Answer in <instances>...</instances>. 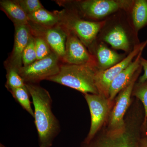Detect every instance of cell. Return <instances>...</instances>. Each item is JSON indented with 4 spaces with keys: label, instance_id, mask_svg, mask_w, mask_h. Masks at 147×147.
<instances>
[{
    "label": "cell",
    "instance_id": "6da1fadb",
    "mask_svg": "<svg viewBox=\"0 0 147 147\" xmlns=\"http://www.w3.org/2000/svg\"><path fill=\"white\" fill-rule=\"evenodd\" d=\"M124 119L122 128L113 130L104 125L89 141H83L80 147H139L143 136L144 113L139 108L131 107Z\"/></svg>",
    "mask_w": 147,
    "mask_h": 147
},
{
    "label": "cell",
    "instance_id": "7a4b0ae2",
    "mask_svg": "<svg viewBox=\"0 0 147 147\" xmlns=\"http://www.w3.org/2000/svg\"><path fill=\"white\" fill-rule=\"evenodd\" d=\"M26 84L34 107V124L39 147H51L61 131L59 122L52 111L50 93L38 84Z\"/></svg>",
    "mask_w": 147,
    "mask_h": 147
},
{
    "label": "cell",
    "instance_id": "3957f363",
    "mask_svg": "<svg viewBox=\"0 0 147 147\" xmlns=\"http://www.w3.org/2000/svg\"><path fill=\"white\" fill-rule=\"evenodd\" d=\"M98 69L96 64L61 65L59 72L47 81L71 88L83 94H99L95 78Z\"/></svg>",
    "mask_w": 147,
    "mask_h": 147
},
{
    "label": "cell",
    "instance_id": "277c9868",
    "mask_svg": "<svg viewBox=\"0 0 147 147\" xmlns=\"http://www.w3.org/2000/svg\"><path fill=\"white\" fill-rule=\"evenodd\" d=\"M60 25L65 31L75 35L86 47L92 44L99 31L105 25V21H86L67 9L57 11Z\"/></svg>",
    "mask_w": 147,
    "mask_h": 147
},
{
    "label": "cell",
    "instance_id": "5b68a950",
    "mask_svg": "<svg viewBox=\"0 0 147 147\" xmlns=\"http://www.w3.org/2000/svg\"><path fill=\"white\" fill-rule=\"evenodd\" d=\"M61 61L59 57L53 52L46 57L22 67L19 69V74L25 84H38L57 74L61 65Z\"/></svg>",
    "mask_w": 147,
    "mask_h": 147
},
{
    "label": "cell",
    "instance_id": "8992f818",
    "mask_svg": "<svg viewBox=\"0 0 147 147\" xmlns=\"http://www.w3.org/2000/svg\"><path fill=\"white\" fill-rule=\"evenodd\" d=\"M84 97L88 105L91 115L89 131L84 140L88 142L102 128L108 120L114 100L100 94H86Z\"/></svg>",
    "mask_w": 147,
    "mask_h": 147
},
{
    "label": "cell",
    "instance_id": "52a82bcc",
    "mask_svg": "<svg viewBox=\"0 0 147 147\" xmlns=\"http://www.w3.org/2000/svg\"><path fill=\"white\" fill-rule=\"evenodd\" d=\"M142 69L141 66L128 86L121 91L114 99L113 108L105 124L109 129H118L124 126L125 116L131 105L132 91Z\"/></svg>",
    "mask_w": 147,
    "mask_h": 147
},
{
    "label": "cell",
    "instance_id": "ba28073f",
    "mask_svg": "<svg viewBox=\"0 0 147 147\" xmlns=\"http://www.w3.org/2000/svg\"><path fill=\"white\" fill-rule=\"evenodd\" d=\"M147 43V40L142 44L136 45L128 56L119 63L105 70L98 69L96 76V85L99 94L109 97L110 85L114 79L132 61L141 51H143Z\"/></svg>",
    "mask_w": 147,
    "mask_h": 147
},
{
    "label": "cell",
    "instance_id": "9c48e42d",
    "mask_svg": "<svg viewBox=\"0 0 147 147\" xmlns=\"http://www.w3.org/2000/svg\"><path fill=\"white\" fill-rule=\"evenodd\" d=\"M132 1L124 0H86L78 2V7L84 16L100 19L120 9L127 10Z\"/></svg>",
    "mask_w": 147,
    "mask_h": 147
},
{
    "label": "cell",
    "instance_id": "30bf717a",
    "mask_svg": "<svg viewBox=\"0 0 147 147\" xmlns=\"http://www.w3.org/2000/svg\"><path fill=\"white\" fill-rule=\"evenodd\" d=\"M32 34L42 37L47 41L53 52L58 55L61 60L65 52L66 32L60 25L45 27L29 21Z\"/></svg>",
    "mask_w": 147,
    "mask_h": 147
},
{
    "label": "cell",
    "instance_id": "8fae6325",
    "mask_svg": "<svg viewBox=\"0 0 147 147\" xmlns=\"http://www.w3.org/2000/svg\"><path fill=\"white\" fill-rule=\"evenodd\" d=\"M65 52L61 61L64 64L84 65L96 64L92 55L90 54L80 39L71 32L66 31Z\"/></svg>",
    "mask_w": 147,
    "mask_h": 147
},
{
    "label": "cell",
    "instance_id": "7c38bea8",
    "mask_svg": "<svg viewBox=\"0 0 147 147\" xmlns=\"http://www.w3.org/2000/svg\"><path fill=\"white\" fill-rule=\"evenodd\" d=\"M14 44L9 57L5 62V67H11L19 70L23 66L22 56L31 36L28 24L15 26Z\"/></svg>",
    "mask_w": 147,
    "mask_h": 147
},
{
    "label": "cell",
    "instance_id": "4fadbf2b",
    "mask_svg": "<svg viewBox=\"0 0 147 147\" xmlns=\"http://www.w3.org/2000/svg\"><path fill=\"white\" fill-rule=\"evenodd\" d=\"M141 51L134 61H132L114 79L110 85L109 90V98L113 101L119 93L127 86L131 82L134 74L142 66L140 63Z\"/></svg>",
    "mask_w": 147,
    "mask_h": 147
},
{
    "label": "cell",
    "instance_id": "5bb4252c",
    "mask_svg": "<svg viewBox=\"0 0 147 147\" xmlns=\"http://www.w3.org/2000/svg\"><path fill=\"white\" fill-rule=\"evenodd\" d=\"M1 9L7 15L15 26L28 25V15L22 9L16 1L1 0Z\"/></svg>",
    "mask_w": 147,
    "mask_h": 147
},
{
    "label": "cell",
    "instance_id": "9a60e30c",
    "mask_svg": "<svg viewBox=\"0 0 147 147\" xmlns=\"http://www.w3.org/2000/svg\"><path fill=\"white\" fill-rule=\"evenodd\" d=\"M98 68L105 70L112 67L123 60V56L109 49L105 45L101 44L96 50Z\"/></svg>",
    "mask_w": 147,
    "mask_h": 147
},
{
    "label": "cell",
    "instance_id": "2e32d148",
    "mask_svg": "<svg viewBox=\"0 0 147 147\" xmlns=\"http://www.w3.org/2000/svg\"><path fill=\"white\" fill-rule=\"evenodd\" d=\"M104 40L113 48L127 52L129 43L125 31L120 26L114 27L104 37Z\"/></svg>",
    "mask_w": 147,
    "mask_h": 147
},
{
    "label": "cell",
    "instance_id": "e0dca14e",
    "mask_svg": "<svg viewBox=\"0 0 147 147\" xmlns=\"http://www.w3.org/2000/svg\"><path fill=\"white\" fill-rule=\"evenodd\" d=\"M28 17L29 21L43 26H54L59 25V22L57 11L51 12L44 8L28 14Z\"/></svg>",
    "mask_w": 147,
    "mask_h": 147
},
{
    "label": "cell",
    "instance_id": "ac0fdd59",
    "mask_svg": "<svg viewBox=\"0 0 147 147\" xmlns=\"http://www.w3.org/2000/svg\"><path fill=\"white\" fill-rule=\"evenodd\" d=\"M132 16L136 31L138 32L147 25V0H137L134 2Z\"/></svg>",
    "mask_w": 147,
    "mask_h": 147
},
{
    "label": "cell",
    "instance_id": "d6986e66",
    "mask_svg": "<svg viewBox=\"0 0 147 147\" xmlns=\"http://www.w3.org/2000/svg\"><path fill=\"white\" fill-rule=\"evenodd\" d=\"M9 92L23 109L34 117V112L32 108L31 102L30 98V95L26 85L24 87L12 89Z\"/></svg>",
    "mask_w": 147,
    "mask_h": 147
},
{
    "label": "cell",
    "instance_id": "ffe728a7",
    "mask_svg": "<svg viewBox=\"0 0 147 147\" xmlns=\"http://www.w3.org/2000/svg\"><path fill=\"white\" fill-rule=\"evenodd\" d=\"M6 79L5 86L9 91L12 89L25 86V83L20 76L19 70L11 67H5Z\"/></svg>",
    "mask_w": 147,
    "mask_h": 147
},
{
    "label": "cell",
    "instance_id": "44dd1931",
    "mask_svg": "<svg viewBox=\"0 0 147 147\" xmlns=\"http://www.w3.org/2000/svg\"><path fill=\"white\" fill-rule=\"evenodd\" d=\"M132 96L140 100L143 105L144 109L145 121L147 119V81L135 84Z\"/></svg>",
    "mask_w": 147,
    "mask_h": 147
},
{
    "label": "cell",
    "instance_id": "7402d4cb",
    "mask_svg": "<svg viewBox=\"0 0 147 147\" xmlns=\"http://www.w3.org/2000/svg\"><path fill=\"white\" fill-rule=\"evenodd\" d=\"M36 60L37 56L34 37L32 34L22 56L23 66L31 64Z\"/></svg>",
    "mask_w": 147,
    "mask_h": 147
},
{
    "label": "cell",
    "instance_id": "603a6c76",
    "mask_svg": "<svg viewBox=\"0 0 147 147\" xmlns=\"http://www.w3.org/2000/svg\"><path fill=\"white\" fill-rule=\"evenodd\" d=\"M33 36L34 37L37 60L46 57L53 53L50 45L43 38L39 36Z\"/></svg>",
    "mask_w": 147,
    "mask_h": 147
},
{
    "label": "cell",
    "instance_id": "cb8c5ba5",
    "mask_svg": "<svg viewBox=\"0 0 147 147\" xmlns=\"http://www.w3.org/2000/svg\"><path fill=\"white\" fill-rule=\"evenodd\" d=\"M16 1L27 15L44 8L39 0H16Z\"/></svg>",
    "mask_w": 147,
    "mask_h": 147
},
{
    "label": "cell",
    "instance_id": "d4e9b609",
    "mask_svg": "<svg viewBox=\"0 0 147 147\" xmlns=\"http://www.w3.org/2000/svg\"><path fill=\"white\" fill-rule=\"evenodd\" d=\"M140 63L142 68L144 69V73L139 78V83H143L147 81V60L141 57Z\"/></svg>",
    "mask_w": 147,
    "mask_h": 147
},
{
    "label": "cell",
    "instance_id": "484cf974",
    "mask_svg": "<svg viewBox=\"0 0 147 147\" xmlns=\"http://www.w3.org/2000/svg\"><path fill=\"white\" fill-rule=\"evenodd\" d=\"M139 147H147V139L143 135L139 142Z\"/></svg>",
    "mask_w": 147,
    "mask_h": 147
},
{
    "label": "cell",
    "instance_id": "4316f807",
    "mask_svg": "<svg viewBox=\"0 0 147 147\" xmlns=\"http://www.w3.org/2000/svg\"><path fill=\"white\" fill-rule=\"evenodd\" d=\"M143 135L147 139V119L144 122L143 124Z\"/></svg>",
    "mask_w": 147,
    "mask_h": 147
},
{
    "label": "cell",
    "instance_id": "83f0119b",
    "mask_svg": "<svg viewBox=\"0 0 147 147\" xmlns=\"http://www.w3.org/2000/svg\"><path fill=\"white\" fill-rule=\"evenodd\" d=\"M0 147H7L6 146H5V145H4L3 144H1V143L0 144Z\"/></svg>",
    "mask_w": 147,
    "mask_h": 147
}]
</instances>
